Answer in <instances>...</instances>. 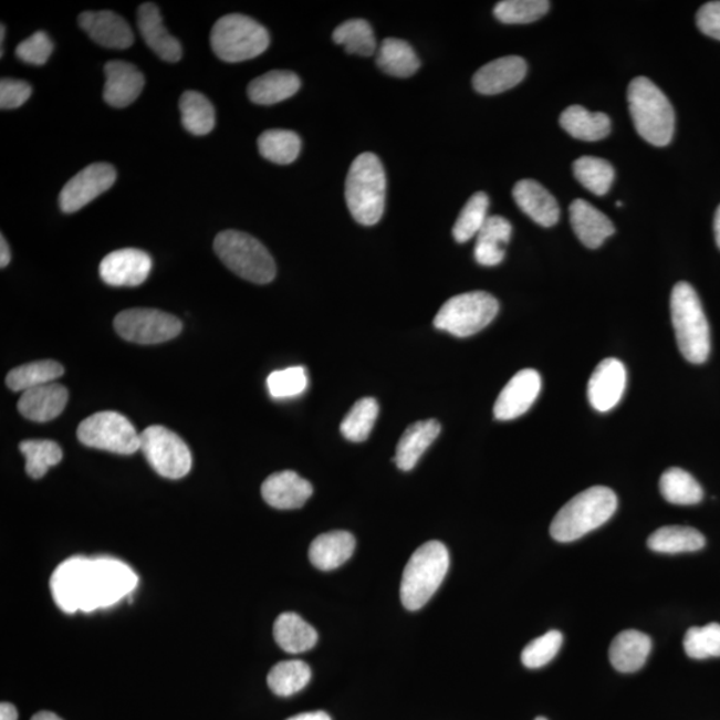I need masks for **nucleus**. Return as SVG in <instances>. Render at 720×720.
Here are the masks:
<instances>
[{"instance_id":"obj_10","label":"nucleus","mask_w":720,"mask_h":720,"mask_svg":"<svg viewBox=\"0 0 720 720\" xmlns=\"http://www.w3.org/2000/svg\"><path fill=\"white\" fill-rule=\"evenodd\" d=\"M140 451L160 477L180 479L191 470V451L177 434L164 426H150L140 432Z\"/></svg>"},{"instance_id":"obj_32","label":"nucleus","mask_w":720,"mask_h":720,"mask_svg":"<svg viewBox=\"0 0 720 720\" xmlns=\"http://www.w3.org/2000/svg\"><path fill=\"white\" fill-rule=\"evenodd\" d=\"M561 126L573 138L585 142H598L607 138L612 132V122L606 114L589 113L582 106H570L561 115Z\"/></svg>"},{"instance_id":"obj_20","label":"nucleus","mask_w":720,"mask_h":720,"mask_svg":"<svg viewBox=\"0 0 720 720\" xmlns=\"http://www.w3.org/2000/svg\"><path fill=\"white\" fill-rule=\"evenodd\" d=\"M528 74V63L521 56H504L479 69L472 77L479 94L497 95L514 88Z\"/></svg>"},{"instance_id":"obj_16","label":"nucleus","mask_w":720,"mask_h":720,"mask_svg":"<svg viewBox=\"0 0 720 720\" xmlns=\"http://www.w3.org/2000/svg\"><path fill=\"white\" fill-rule=\"evenodd\" d=\"M542 390L540 373L524 368L512 376L495 401L494 417L498 420H512L522 417L535 404Z\"/></svg>"},{"instance_id":"obj_36","label":"nucleus","mask_w":720,"mask_h":720,"mask_svg":"<svg viewBox=\"0 0 720 720\" xmlns=\"http://www.w3.org/2000/svg\"><path fill=\"white\" fill-rule=\"evenodd\" d=\"M179 108L181 123L188 133L202 136L210 134L216 127V108L198 91H186L180 96Z\"/></svg>"},{"instance_id":"obj_4","label":"nucleus","mask_w":720,"mask_h":720,"mask_svg":"<svg viewBox=\"0 0 720 720\" xmlns=\"http://www.w3.org/2000/svg\"><path fill=\"white\" fill-rule=\"evenodd\" d=\"M449 567V550L442 542L421 544L407 562L401 576L400 601L404 606L410 612L425 607L442 585Z\"/></svg>"},{"instance_id":"obj_51","label":"nucleus","mask_w":720,"mask_h":720,"mask_svg":"<svg viewBox=\"0 0 720 720\" xmlns=\"http://www.w3.org/2000/svg\"><path fill=\"white\" fill-rule=\"evenodd\" d=\"M697 24L707 36L720 41V2H709L699 9Z\"/></svg>"},{"instance_id":"obj_40","label":"nucleus","mask_w":720,"mask_h":720,"mask_svg":"<svg viewBox=\"0 0 720 720\" xmlns=\"http://www.w3.org/2000/svg\"><path fill=\"white\" fill-rule=\"evenodd\" d=\"M19 450L25 459V472L32 479H41L51 467L61 463L63 451L61 446L53 440H24L19 445Z\"/></svg>"},{"instance_id":"obj_33","label":"nucleus","mask_w":720,"mask_h":720,"mask_svg":"<svg viewBox=\"0 0 720 720\" xmlns=\"http://www.w3.org/2000/svg\"><path fill=\"white\" fill-rule=\"evenodd\" d=\"M376 64L383 73L395 77H410L420 69V60L411 45L397 38L382 42Z\"/></svg>"},{"instance_id":"obj_5","label":"nucleus","mask_w":720,"mask_h":720,"mask_svg":"<svg viewBox=\"0 0 720 720\" xmlns=\"http://www.w3.org/2000/svg\"><path fill=\"white\" fill-rule=\"evenodd\" d=\"M671 316L680 353L693 365H702L711 352L710 326L691 284L679 282L674 288Z\"/></svg>"},{"instance_id":"obj_38","label":"nucleus","mask_w":720,"mask_h":720,"mask_svg":"<svg viewBox=\"0 0 720 720\" xmlns=\"http://www.w3.org/2000/svg\"><path fill=\"white\" fill-rule=\"evenodd\" d=\"M659 488L667 502L680 505L697 504L703 499V489L691 473L672 467L660 477Z\"/></svg>"},{"instance_id":"obj_41","label":"nucleus","mask_w":720,"mask_h":720,"mask_svg":"<svg viewBox=\"0 0 720 720\" xmlns=\"http://www.w3.org/2000/svg\"><path fill=\"white\" fill-rule=\"evenodd\" d=\"M333 39L342 44L347 54L372 56L376 51V39L372 25L365 19H349L335 29Z\"/></svg>"},{"instance_id":"obj_53","label":"nucleus","mask_w":720,"mask_h":720,"mask_svg":"<svg viewBox=\"0 0 720 720\" xmlns=\"http://www.w3.org/2000/svg\"><path fill=\"white\" fill-rule=\"evenodd\" d=\"M288 720H331L327 712L324 711H314V712H303L300 716L291 717Z\"/></svg>"},{"instance_id":"obj_30","label":"nucleus","mask_w":720,"mask_h":720,"mask_svg":"<svg viewBox=\"0 0 720 720\" xmlns=\"http://www.w3.org/2000/svg\"><path fill=\"white\" fill-rule=\"evenodd\" d=\"M512 227L503 217H489L477 236L476 255L479 264L492 268L503 262L505 246L509 244Z\"/></svg>"},{"instance_id":"obj_48","label":"nucleus","mask_w":720,"mask_h":720,"mask_svg":"<svg viewBox=\"0 0 720 720\" xmlns=\"http://www.w3.org/2000/svg\"><path fill=\"white\" fill-rule=\"evenodd\" d=\"M562 645V633L551 630L524 647L521 655L522 664L531 670L546 666L560 653Z\"/></svg>"},{"instance_id":"obj_50","label":"nucleus","mask_w":720,"mask_h":720,"mask_svg":"<svg viewBox=\"0 0 720 720\" xmlns=\"http://www.w3.org/2000/svg\"><path fill=\"white\" fill-rule=\"evenodd\" d=\"M32 88L28 82L2 80L0 82V107L2 109L18 108L29 101Z\"/></svg>"},{"instance_id":"obj_15","label":"nucleus","mask_w":720,"mask_h":720,"mask_svg":"<svg viewBox=\"0 0 720 720\" xmlns=\"http://www.w3.org/2000/svg\"><path fill=\"white\" fill-rule=\"evenodd\" d=\"M152 270V257L138 249L113 251L100 265L102 281L114 288H136L145 283Z\"/></svg>"},{"instance_id":"obj_24","label":"nucleus","mask_w":720,"mask_h":720,"mask_svg":"<svg viewBox=\"0 0 720 720\" xmlns=\"http://www.w3.org/2000/svg\"><path fill=\"white\" fill-rule=\"evenodd\" d=\"M515 202L525 216L543 227H553L560 220L561 210L556 199L533 179L518 181L512 190Z\"/></svg>"},{"instance_id":"obj_43","label":"nucleus","mask_w":720,"mask_h":720,"mask_svg":"<svg viewBox=\"0 0 720 720\" xmlns=\"http://www.w3.org/2000/svg\"><path fill=\"white\" fill-rule=\"evenodd\" d=\"M378 414V401L374 398L359 399L342 421V436L349 440V442H365L373 431Z\"/></svg>"},{"instance_id":"obj_58","label":"nucleus","mask_w":720,"mask_h":720,"mask_svg":"<svg viewBox=\"0 0 720 720\" xmlns=\"http://www.w3.org/2000/svg\"><path fill=\"white\" fill-rule=\"evenodd\" d=\"M535 720H547V719L544 717H538Z\"/></svg>"},{"instance_id":"obj_27","label":"nucleus","mask_w":720,"mask_h":720,"mask_svg":"<svg viewBox=\"0 0 720 720\" xmlns=\"http://www.w3.org/2000/svg\"><path fill=\"white\" fill-rule=\"evenodd\" d=\"M356 541L347 531H331L315 538L311 543L309 557L313 566L321 571H333L353 556Z\"/></svg>"},{"instance_id":"obj_35","label":"nucleus","mask_w":720,"mask_h":720,"mask_svg":"<svg viewBox=\"0 0 720 720\" xmlns=\"http://www.w3.org/2000/svg\"><path fill=\"white\" fill-rule=\"evenodd\" d=\"M63 374L64 368L61 363L51 359L38 361L12 368L8 378H6V383H8L10 390L24 393L54 383Z\"/></svg>"},{"instance_id":"obj_42","label":"nucleus","mask_w":720,"mask_h":720,"mask_svg":"<svg viewBox=\"0 0 720 720\" xmlns=\"http://www.w3.org/2000/svg\"><path fill=\"white\" fill-rule=\"evenodd\" d=\"M573 168L575 178L595 196H606L614 184V167L605 159L582 157L574 161Z\"/></svg>"},{"instance_id":"obj_37","label":"nucleus","mask_w":720,"mask_h":720,"mask_svg":"<svg viewBox=\"0 0 720 720\" xmlns=\"http://www.w3.org/2000/svg\"><path fill=\"white\" fill-rule=\"evenodd\" d=\"M258 147L262 157L272 164L290 165L300 157L302 139L289 129H269L259 136Z\"/></svg>"},{"instance_id":"obj_52","label":"nucleus","mask_w":720,"mask_h":720,"mask_svg":"<svg viewBox=\"0 0 720 720\" xmlns=\"http://www.w3.org/2000/svg\"><path fill=\"white\" fill-rule=\"evenodd\" d=\"M11 261V251L8 240L2 236L0 237V268H8Z\"/></svg>"},{"instance_id":"obj_49","label":"nucleus","mask_w":720,"mask_h":720,"mask_svg":"<svg viewBox=\"0 0 720 720\" xmlns=\"http://www.w3.org/2000/svg\"><path fill=\"white\" fill-rule=\"evenodd\" d=\"M54 43L44 31H36L17 48V56L19 60L34 64V66H42L49 61L53 54Z\"/></svg>"},{"instance_id":"obj_6","label":"nucleus","mask_w":720,"mask_h":720,"mask_svg":"<svg viewBox=\"0 0 720 720\" xmlns=\"http://www.w3.org/2000/svg\"><path fill=\"white\" fill-rule=\"evenodd\" d=\"M213 250L227 268L246 281L268 284L274 281L276 265L268 249L249 233L226 230L218 233Z\"/></svg>"},{"instance_id":"obj_9","label":"nucleus","mask_w":720,"mask_h":720,"mask_svg":"<svg viewBox=\"0 0 720 720\" xmlns=\"http://www.w3.org/2000/svg\"><path fill=\"white\" fill-rule=\"evenodd\" d=\"M77 439L91 449L132 456L140 450V434L125 415L101 411L84 419L76 431Z\"/></svg>"},{"instance_id":"obj_18","label":"nucleus","mask_w":720,"mask_h":720,"mask_svg":"<svg viewBox=\"0 0 720 720\" xmlns=\"http://www.w3.org/2000/svg\"><path fill=\"white\" fill-rule=\"evenodd\" d=\"M313 492V484L309 480L290 470L272 473L262 484L265 503L278 510L301 509Z\"/></svg>"},{"instance_id":"obj_31","label":"nucleus","mask_w":720,"mask_h":720,"mask_svg":"<svg viewBox=\"0 0 720 720\" xmlns=\"http://www.w3.org/2000/svg\"><path fill=\"white\" fill-rule=\"evenodd\" d=\"M274 638L279 647L289 654H301L316 645L315 628L295 613L278 616L274 625Z\"/></svg>"},{"instance_id":"obj_57","label":"nucleus","mask_w":720,"mask_h":720,"mask_svg":"<svg viewBox=\"0 0 720 720\" xmlns=\"http://www.w3.org/2000/svg\"><path fill=\"white\" fill-rule=\"evenodd\" d=\"M0 31H2V34H0V42H2V49H0V55L3 56L4 55L3 42H4V32H6L4 24H2V29H0Z\"/></svg>"},{"instance_id":"obj_1","label":"nucleus","mask_w":720,"mask_h":720,"mask_svg":"<svg viewBox=\"0 0 720 720\" xmlns=\"http://www.w3.org/2000/svg\"><path fill=\"white\" fill-rule=\"evenodd\" d=\"M618 508V498L612 489L594 486L563 505L550 525L556 542L570 543L599 529L612 519Z\"/></svg>"},{"instance_id":"obj_29","label":"nucleus","mask_w":720,"mask_h":720,"mask_svg":"<svg viewBox=\"0 0 720 720\" xmlns=\"http://www.w3.org/2000/svg\"><path fill=\"white\" fill-rule=\"evenodd\" d=\"M301 88V80L293 71L272 70L255 77L249 84L248 94L257 105L271 106L294 96Z\"/></svg>"},{"instance_id":"obj_21","label":"nucleus","mask_w":720,"mask_h":720,"mask_svg":"<svg viewBox=\"0 0 720 720\" xmlns=\"http://www.w3.org/2000/svg\"><path fill=\"white\" fill-rule=\"evenodd\" d=\"M106 84L103 98L109 106L123 108L132 105L145 87V76L132 63L113 61L105 66Z\"/></svg>"},{"instance_id":"obj_46","label":"nucleus","mask_w":720,"mask_h":720,"mask_svg":"<svg viewBox=\"0 0 720 720\" xmlns=\"http://www.w3.org/2000/svg\"><path fill=\"white\" fill-rule=\"evenodd\" d=\"M685 651L692 659L720 657V625L710 623L703 627H691L684 640Z\"/></svg>"},{"instance_id":"obj_55","label":"nucleus","mask_w":720,"mask_h":720,"mask_svg":"<svg viewBox=\"0 0 720 720\" xmlns=\"http://www.w3.org/2000/svg\"><path fill=\"white\" fill-rule=\"evenodd\" d=\"M31 720H63V719L55 716L54 712L42 711V712L35 713V716L32 717Z\"/></svg>"},{"instance_id":"obj_22","label":"nucleus","mask_w":720,"mask_h":720,"mask_svg":"<svg viewBox=\"0 0 720 720\" xmlns=\"http://www.w3.org/2000/svg\"><path fill=\"white\" fill-rule=\"evenodd\" d=\"M138 28L143 39L161 61L177 63L180 61L181 44L167 31L161 19L158 6L155 3L142 4L138 10Z\"/></svg>"},{"instance_id":"obj_14","label":"nucleus","mask_w":720,"mask_h":720,"mask_svg":"<svg viewBox=\"0 0 720 720\" xmlns=\"http://www.w3.org/2000/svg\"><path fill=\"white\" fill-rule=\"evenodd\" d=\"M116 180V171L108 164L84 167L62 188L60 206L63 212L73 213L109 190Z\"/></svg>"},{"instance_id":"obj_28","label":"nucleus","mask_w":720,"mask_h":720,"mask_svg":"<svg viewBox=\"0 0 720 720\" xmlns=\"http://www.w3.org/2000/svg\"><path fill=\"white\" fill-rule=\"evenodd\" d=\"M439 434V421L434 419L420 420L408 427L399 439L397 453L394 458L398 469L401 471L413 470Z\"/></svg>"},{"instance_id":"obj_26","label":"nucleus","mask_w":720,"mask_h":720,"mask_svg":"<svg viewBox=\"0 0 720 720\" xmlns=\"http://www.w3.org/2000/svg\"><path fill=\"white\" fill-rule=\"evenodd\" d=\"M651 638L638 630H626L616 635L609 646V661L619 672L639 671L650 657Z\"/></svg>"},{"instance_id":"obj_54","label":"nucleus","mask_w":720,"mask_h":720,"mask_svg":"<svg viewBox=\"0 0 720 720\" xmlns=\"http://www.w3.org/2000/svg\"><path fill=\"white\" fill-rule=\"evenodd\" d=\"M0 720H18V711L11 703L0 705Z\"/></svg>"},{"instance_id":"obj_7","label":"nucleus","mask_w":720,"mask_h":720,"mask_svg":"<svg viewBox=\"0 0 720 720\" xmlns=\"http://www.w3.org/2000/svg\"><path fill=\"white\" fill-rule=\"evenodd\" d=\"M213 53L229 63L254 60L270 45L269 31L261 23L242 14H230L219 19L211 30Z\"/></svg>"},{"instance_id":"obj_17","label":"nucleus","mask_w":720,"mask_h":720,"mask_svg":"<svg viewBox=\"0 0 720 720\" xmlns=\"http://www.w3.org/2000/svg\"><path fill=\"white\" fill-rule=\"evenodd\" d=\"M627 385L625 365L618 359L607 358L595 368L587 386L589 405L596 411L608 413L619 404Z\"/></svg>"},{"instance_id":"obj_3","label":"nucleus","mask_w":720,"mask_h":720,"mask_svg":"<svg viewBox=\"0 0 720 720\" xmlns=\"http://www.w3.org/2000/svg\"><path fill=\"white\" fill-rule=\"evenodd\" d=\"M386 173L373 153H363L353 161L346 179V204L362 226L379 222L386 204Z\"/></svg>"},{"instance_id":"obj_34","label":"nucleus","mask_w":720,"mask_h":720,"mask_svg":"<svg viewBox=\"0 0 720 720\" xmlns=\"http://www.w3.org/2000/svg\"><path fill=\"white\" fill-rule=\"evenodd\" d=\"M706 540L698 530L685 525H667L648 538V549L660 554L693 553L705 547Z\"/></svg>"},{"instance_id":"obj_19","label":"nucleus","mask_w":720,"mask_h":720,"mask_svg":"<svg viewBox=\"0 0 720 720\" xmlns=\"http://www.w3.org/2000/svg\"><path fill=\"white\" fill-rule=\"evenodd\" d=\"M80 25L94 42L106 49L126 50L134 43L132 28L113 11H86L80 15Z\"/></svg>"},{"instance_id":"obj_47","label":"nucleus","mask_w":720,"mask_h":720,"mask_svg":"<svg viewBox=\"0 0 720 720\" xmlns=\"http://www.w3.org/2000/svg\"><path fill=\"white\" fill-rule=\"evenodd\" d=\"M307 369L302 366L278 369L268 378L269 393L275 399L300 397L307 390Z\"/></svg>"},{"instance_id":"obj_12","label":"nucleus","mask_w":720,"mask_h":720,"mask_svg":"<svg viewBox=\"0 0 720 720\" xmlns=\"http://www.w3.org/2000/svg\"><path fill=\"white\" fill-rule=\"evenodd\" d=\"M114 327L123 340L138 345H158L177 338L184 324L177 316L153 309H132L116 315Z\"/></svg>"},{"instance_id":"obj_45","label":"nucleus","mask_w":720,"mask_h":720,"mask_svg":"<svg viewBox=\"0 0 720 720\" xmlns=\"http://www.w3.org/2000/svg\"><path fill=\"white\" fill-rule=\"evenodd\" d=\"M550 10L547 0H503L494 9V15L504 24H528L546 15Z\"/></svg>"},{"instance_id":"obj_11","label":"nucleus","mask_w":720,"mask_h":720,"mask_svg":"<svg viewBox=\"0 0 720 720\" xmlns=\"http://www.w3.org/2000/svg\"><path fill=\"white\" fill-rule=\"evenodd\" d=\"M50 585L58 607L64 613H91L98 609L91 587L90 557L73 556L61 563L51 576Z\"/></svg>"},{"instance_id":"obj_23","label":"nucleus","mask_w":720,"mask_h":720,"mask_svg":"<svg viewBox=\"0 0 720 720\" xmlns=\"http://www.w3.org/2000/svg\"><path fill=\"white\" fill-rule=\"evenodd\" d=\"M67 401V388L54 382L24 392L19 399L18 410L25 419L44 424L60 417Z\"/></svg>"},{"instance_id":"obj_25","label":"nucleus","mask_w":720,"mask_h":720,"mask_svg":"<svg viewBox=\"0 0 720 720\" xmlns=\"http://www.w3.org/2000/svg\"><path fill=\"white\" fill-rule=\"evenodd\" d=\"M570 220L576 237L588 249H599L615 232L612 220L583 199H576L571 204Z\"/></svg>"},{"instance_id":"obj_39","label":"nucleus","mask_w":720,"mask_h":720,"mask_svg":"<svg viewBox=\"0 0 720 720\" xmlns=\"http://www.w3.org/2000/svg\"><path fill=\"white\" fill-rule=\"evenodd\" d=\"M311 668L302 660H284L271 668L268 684L279 697H291L310 682Z\"/></svg>"},{"instance_id":"obj_44","label":"nucleus","mask_w":720,"mask_h":720,"mask_svg":"<svg viewBox=\"0 0 720 720\" xmlns=\"http://www.w3.org/2000/svg\"><path fill=\"white\" fill-rule=\"evenodd\" d=\"M490 199L488 194L477 192L466 204L460 211L456 225H453L452 236L457 242L466 243L477 237L482 230L486 220H488Z\"/></svg>"},{"instance_id":"obj_13","label":"nucleus","mask_w":720,"mask_h":720,"mask_svg":"<svg viewBox=\"0 0 720 720\" xmlns=\"http://www.w3.org/2000/svg\"><path fill=\"white\" fill-rule=\"evenodd\" d=\"M136 585L138 576L126 563L109 556L91 560V587L96 608L116 605L132 594Z\"/></svg>"},{"instance_id":"obj_8","label":"nucleus","mask_w":720,"mask_h":720,"mask_svg":"<svg viewBox=\"0 0 720 720\" xmlns=\"http://www.w3.org/2000/svg\"><path fill=\"white\" fill-rule=\"evenodd\" d=\"M499 303L484 291L460 294L447 301L438 311L434 326L458 338L476 335L495 320Z\"/></svg>"},{"instance_id":"obj_2","label":"nucleus","mask_w":720,"mask_h":720,"mask_svg":"<svg viewBox=\"0 0 720 720\" xmlns=\"http://www.w3.org/2000/svg\"><path fill=\"white\" fill-rule=\"evenodd\" d=\"M627 100L634 126L641 138L653 146H667L676 129V114L664 91L639 76L628 86Z\"/></svg>"},{"instance_id":"obj_56","label":"nucleus","mask_w":720,"mask_h":720,"mask_svg":"<svg viewBox=\"0 0 720 720\" xmlns=\"http://www.w3.org/2000/svg\"><path fill=\"white\" fill-rule=\"evenodd\" d=\"M713 232H716L717 244L720 249V206L716 212V219H713Z\"/></svg>"},{"instance_id":"obj_59","label":"nucleus","mask_w":720,"mask_h":720,"mask_svg":"<svg viewBox=\"0 0 720 720\" xmlns=\"http://www.w3.org/2000/svg\"><path fill=\"white\" fill-rule=\"evenodd\" d=\"M616 206L620 207V206H623V204L622 202H616Z\"/></svg>"}]
</instances>
